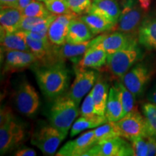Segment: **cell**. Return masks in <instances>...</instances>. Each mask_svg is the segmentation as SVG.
<instances>
[{
	"instance_id": "1",
	"label": "cell",
	"mask_w": 156,
	"mask_h": 156,
	"mask_svg": "<svg viewBox=\"0 0 156 156\" xmlns=\"http://www.w3.org/2000/svg\"><path fill=\"white\" fill-rule=\"evenodd\" d=\"M41 90L50 100L66 92L69 83V72L63 62L42 64L34 69Z\"/></svg>"
},
{
	"instance_id": "2",
	"label": "cell",
	"mask_w": 156,
	"mask_h": 156,
	"mask_svg": "<svg viewBox=\"0 0 156 156\" xmlns=\"http://www.w3.org/2000/svg\"><path fill=\"white\" fill-rule=\"evenodd\" d=\"M79 113L78 105L69 92H65L54 100L49 113L50 124L67 135Z\"/></svg>"
},
{
	"instance_id": "3",
	"label": "cell",
	"mask_w": 156,
	"mask_h": 156,
	"mask_svg": "<svg viewBox=\"0 0 156 156\" xmlns=\"http://www.w3.org/2000/svg\"><path fill=\"white\" fill-rule=\"evenodd\" d=\"M25 136L24 126L8 108H2L0 119V153L5 154L22 143Z\"/></svg>"
},
{
	"instance_id": "4",
	"label": "cell",
	"mask_w": 156,
	"mask_h": 156,
	"mask_svg": "<svg viewBox=\"0 0 156 156\" xmlns=\"http://www.w3.org/2000/svg\"><path fill=\"white\" fill-rule=\"evenodd\" d=\"M120 7L119 18L113 30L138 36L146 11L141 7L139 0H122Z\"/></svg>"
},
{
	"instance_id": "5",
	"label": "cell",
	"mask_w": 156,
	"mask_h": 156,
	"mask_svg": "<svg viewBox=\"0 0 156 156\" xmlns=\"http://www.w3.org/2000/svg\"><path fill=\"white\" fill-rule=\"evenodd\" d=\"M135 41L127 47L107 56V67L113 75L121 78L138 61L142 58V51Z\"/></svg>"
},
{
	"instance_id": "6",
	"label": "cell",
	"mask_w": 156,
	"mask_h": 156,
	"mask_svg": "<svg viewBox=\"0 0 156 156\" xmlns=\"http://www.w3.org/2000/svg\"><path fill=\"white\" fill-rule=\"evenodd\" d=\"M66 136L51 124L46 125L34 132L31 144L36 146L44 155H54Z\"/></svg>"
},
{
	"instance_id": "7",
	"label": "cell",
	"mask_w": 156,
	"mask_h": 156,
	"mask_svg": "<svg viewBox=\"0 0 156 156\" xmlns=\"http://www.w3.org/2000/svg\"><path fill=\"white\" fill-rule=\"evenodd\" d=\"M153 74V71L147 64L140 62L134 64L120 79L135 98H138L143 95Z\"/></svg>"
},
{
	"instance_id": "8",
	"label": "cell",
	"mask_w": 156,
	"mask_h": 156,
	"mask_svg": "<svg viewBox=\"0 0 156 156\" xmlns=\"http://www.w3.org/2000/svg\"><path fill=\"white\" fill-rule=\"evenodd\" d=\"M129 155H134L132 145L121 136L98 142L84 155V156Z\"/></svg>"
},
{
	"instance_id": "9",
	"label": "cell",
	"mask_w": 156,
	"mask_h": 156,
	"mask_svg": "<svg viewBox=\"0 0 156 156\" xmlns=\"http://www.w3.org/2000/svg\"><path fill=\"white\" fill-rule=\"evenodd\" d=\"M95 41L94 38L79 44H70L66 42L61 46L52 44L47 59L42 64L64 62L67 59L78 60V58L84 55L85 51L94 44Z\"/></svg>"
},
{
	"instance_id": "10",
	"label": "cell",
	"mask_w": 156,
	"mask_h": 156,
	"mask_svg": "<svg viewBox=\"0 0 156 156\" xmlns=\"http://www.w3.org/2000/svg\"><path fill=\"white\" fill-rule=\"evenodd\" d=\"M116 123L121 136L129 141L138 136L148 135L145 116L135 108Z\"/></svg>"
},
{
	"instance_id": "11",
	"label": "cell",
	"mask_w": 156,
	"mask_h": 156,
	"mask_svg": "<svg viewBox=\"0 0 156 156\" xmlns=\"http://www.w3.org/2000/svg\"><path fill=\"white\" fill-rule=\"evenodd\" d=\"M14 101L17 111L26 116L36 114L40 106L38 93L27 81L21 83L17 87Z\"/></svg>"
},
{
	"instance_id": "12",
	"label": "cell",
	"mask_w": 156,
	"mask_h": 156,
	"mask_svg": "<svg viewBox=\"0 0 156 156\" xmlns=\"http://www.w3.org/2000/svg\"><path fill=\"white\" fill-rule=\"evenodd\" d=\"M93 46L101 48L107 54H113L127 47L138 41L137 35L128 34L120 31H114L110 34H103L95 38Z\"/></svg>"
},
{
	"instance_id": "13",
	"label": "cell",
	"mask_w": 156,
	"mask_h": 156,
	"mask_svg": "<svg viewBox=\"0 0 156 156\" xmlns=\"http://www.w3.org/2000/svg\"><path fill=\"white\" fill-rule=\"evenodd\" d=\"M75 78L68 92L70 97L79 105L83 98L92 90L97 80L98 73L93 70L83 69L78 66L75 67Z\"/></svg>"
},
{
	"instance_id": "14",
	"label": "cell",
	"mask_w": 156,
	"mask_h": 156,
	"mask_svg": "<svg viewBox=\"0 0 156 156\" xmlns=\"http://www.w3.org/2000/svg\"><path fill=\"white\" fill-rule=\"evenodd\" d=\"M95 143L94 130L87 131L77 139L67 142L56 153V155L84 156Z\"/></svg>"
},
{
	"instance_id": "15",
	"label": "cell",
	"mask_w": 156,
	"mask_h": 156,
	"mask_svg": "<svg viewBox=\"0 0 156 156\" xmlns=\"http://www.w3.org/2000/svg\"><path fill=\"white\" fill-rule=\"evenodd\" d=\"M78 17L75 12L57 15L51 23L48 30V38L53 45L61 46L67 42V36L69 23Z\"/></svg>"
},
{
	"instance_id": "16",
	"label": "cell",
	"mask_w": 156,
	"mask_h": 156,
	"mask_svg": "<svg viewBox=\"0 0 156 156\" xmlns=\"http://www.w3.org/2000/svg\"><path fill=\"white\" fill-rule=\"evenodd\" d=\"M37 61L36 56L30 51H6L4 72L22 70L36 63Z\"/></svg>"
},
{
	"instance_id": "17",
	"label": "cell",
	"mask_w": 156,
	"mask_h": 156,
	"mask_svg": "<svg viewBox=\"0 0 156 156\" xmlns=\"http://www.w3.org/2000/svg\"><path fill=\"white\" fill-rule=\"evenodd\" d=\"M138 41L147 49L156 50V12L144 17L138 30Z\"/></svg>"
},
{
	"instance_id": "18",
	"label": "cell",
	"mask_w": 156,
	"mask_h": 156,
	"mask_svg": "<svg viewBox=\"0 0 156 156\" xmlns=\"http://www.w3.org/2000/svg\"><path fill=\"white\" fill-rule=\"evenodd\" d=\"M87 13L100 15L116 26L121 14V7L117 0H93Z\"/></svg>"
},
{
	"instance_id": "19",
	"label": "cell",
	"mask_w": 156,
	"mask_h": 156,
	"mask_svg": "<svg viewBox=\"0 0 156 156\" xmlns=\"http://www.w3.org/2000/svg\"><path fill=\"white\" fill-rule=\"evenodd\" d=\"M95 35L80 17H77L69 23L67 36V42L79 44L94 38Z\"/></svg>"
},
{
	"instance_id": "20",
	"label": "cell",
	"mask_w": 156,
	"mask_h": 156,
	"mask_svg": "<svg viewBox=\"0 0 156 156\" xmlns=\"http://www.w3.org/2000/svg\"><path fill=\"white\" fill-rule=\"evenodd\" d=\"M2 51H30L27 44L24 32L17 30L16 32H7L1 30Z\"/></svg>"
},
{
	"instance_id": "21",
	"label": "cell",
	"mask_w": 156,
	"mask_h": 156,
	"mask_svg": "<svg viewBox=\"0 0 156 156\" xmlns=\"http://www.w3.org/2000/svg\"><path fill=\"white\" fill-rule=\"evenodd\" d=\"M23 17L22 10L15 7H1L0 24L1 30L7 32H16Z\"/></svg>"
},
{
	"instance_id": "22",
	"label": "cell",
	"mask_w": 156,
	"mask_h": 156,
	"mask_svg": "<svg viewBox=\"0 0 156 156\" xmlns=\"http://www.w3.org/2000/svg\"><path fill=\"white\" fill-rule=\"evenodd\" d=\"M108 54L104 50L92 46L84 54L78 63V67L87 69H100L106 64Z\"/></svg>"
},
{
	"instance_id": "23",
	"label": "cell",
	"mask_w": 156,
	"mask_h": 156,
	"mask_svg": "<svg viewBox=\"0 0 156 156\" xmlns=\"http://www.w3.org/2000/svg\"><path fill=\"white\" fill-rule=\"evenodd\" d=\"M108 85L106 82L98 79L90 90L93 103H94L95 114L105 116L107 101L108 97Z\"/></svg>"
},
{
	"instance_id": "24",
	"label": "cell",
	"mask_w": 156,
	"mask_h": 156,
	"mask_svg": "<svg viewBox=\"0 0 156 156\" xmlns=\"http://www.w3.org/2000/svg\"><path fill=\"white\" fill-rule=\"evenodd\" d=\"M105 116L108 122H117L123 117L122 101L118 90L114 85L109 90Z\"/></svg>"
},
{
	"instance_id": "25",
	"label": "cell",
	"mask_w": 156,
	"mask_h": 156,
	"mask_svg": "<svg viewBox=\"0 0 156 156\" xmlns=\"http://www.w3.org/2000/svg\"><path fill=\"white\" fill-rule=\"evenodd\" d=\"M108 120L106 116L94 115L92 116H82L78 118L73 124L70 130V136L77 135L82 131L88 129H93L102 125L108 122Z\"/></svg>"
},
{
	"instance_id": "26",
	"label": "cell",
	"mask_w": 156,
	"mask_h": 156,
	"mask_svg": "<svg viewBox=\"0 0 156 156\" xmlns=\"http://www.w3.org/2000/svg\"><path fill=\"white\" fill-rule=\"evenodd\" d=\"M89 27L93 34L98 35L114 30L115 25L100 15L94 13H86L80 17Z\"/></svg>"
},
{
	"instance_id": "27",
	"label": "cell",
	"mask_w": 156,
	"mask_h": 156,
	"mask_svg": "<svg viewBox=\"0 0 156 156\" xmlns=\"http://www.w3.org/2000/svg\"><path fill=\"white\" fill-rule=\"evenodd\" d=\"M23 32H24L27 44L30 48V52H32L36 56L37 59L40 60L43 63H44L49 55L52 44L49 41H44L36 40V39L33 38L25 31Z\"/></svg>"
},
{
	"instance_id": "28",
	"label": "cell",
	"mask_w": 156,
	"mask_h": 156,
	"mask_svg": "<svg viewBox=\"0 0 156 156\" xmlns=\"http://www.w3.org/2000/svg\"><path fill=\"white\" fill-rule=\"evenodd\" d=\"M96 143L121 136L116 122H108L94 129ZM95 143V144H96Z\"/></svg>"
},
{
	"instance_id": "29",
	"label": "cell",
	"mask_w": 156,
	"mask_h": 156,
	"mask_svg": "<svg viewBox=\"0 0 156 156\" xmlns=\"http://www.w3.org/2000/svg\"><path fill=\"white\" fill-rule=\"evenodd\" d=\"M114 86L118 90L123 107V117L134 109L135 96L126 88L122 82H116Z\"/></svg>"
},
{
	"instance_id": "30",
	"label": "cell",
	"mask_w": 156,
	"mask_h": 156,
	"mask_svg": "<svg viewBox=\"0 0 156 156\" xmlns=\"http://www.w3.org/2000/svg\"><path fill=\"white\" fill-rule=\"evenodd\" d=\"M142 112L146 120L148 135L156 138V103H145L142 106Z\"/></svg>"
},
{
	"instance_id": "31",
	"label": "cell",
	"mask_w": 156,
	"mask_h": 156,
	"mask_svg": "<svg viewBox=\"0 0 156 156\" xmlns=\"http://www.w3.org/2000/svg\"><path fill=\"white\" fill-rule=\"evenodd\" d=\"M22 12L25 17H46L53 14L47 9L45 4L38 0H32Z\"/></svg>"
},
{
	"instance_id": "32",
	"label": "cell",
	"mask_w": 156,
	"mask_h": 156,
	"mask_svg": "<svg viewBox=\"0 0 156 156\" xmlns=\"http://www.w3.org/2000/svg\"><path fill=\"white\" fill-rule=\"evenodd\" d=\"M44 4L51 12L60 15L73 12L66 0H44Z\"/></svg>"
},
{
	"instance_id": "33",
	"label": "cell",
	"mask_w": 156,
	"mask_h": 156,
	"mask_svg": "<svg viewBox=\"0 0 156 156\" xmlns=\"http://www.w3.org/2000/svg\"><path fill=\"white\" fill-rule=\"evenodd\" d=\"M147 136H138L131 140L134 155L148 156Z\"/></svg>"
},
{
	"instance_id": "34",
	"label": "cell",
	"mask_w": 156,
	"mask_h": 156,
	"mask_svg": "<svg viewBox=\"0 0 156 156\" xmlns=\"http://www.w3.org/2000/svg\"><path fill=\"white\" fill-rule=\"evenodd\" d=\"M69 7L77 15L86 14L90 7L91 0H66Z\"/></svg>"
},
{
	"instance_id": "35",
	"label": "cell",
	"mask_w": 156,
	"mask_h": 156,
	"mask_svg": "<svg viewBox=\"0 0 156 156\" xmlns=\"http://www.w3.org/2000/svg\"><path fill=\"white\" fill-rule=\"evenodd\" d=\"M80 114L82 116H92L96 115L95 112L94 103L91 93H89L85 97L80 109Z\"/></svg>"
},
{
	"instance_id": "36",
	"label": "cell",
	"mask_w": 156,
	"mask_h": 156,
	"mask_svg": "<svg viewBox=\"0 0 156 156\" xmlns=\"http://www.w3.org/2000/svg\"><path fill=\"white\" fill-rule=\"evenodd\" d=\"M148 156H156V138L147 136Z\"/></svg>"
},
{
	"instance_id": "37",
	"label": "cell",
	"mask_w": 156,
	"mask_h": 156,
	"mask_svg": "<svg viewBox=\"0 0 156 156\" xmlns=\"http://www.w3.org/2000/svg\"><path fill=\"white\" fill-rule=\"evenodd\" d=\"M36 152L34 150L28 147L20 149L15 153V155L16 156H36Z\"/></svg>"
},
{
	"instance_id": "38",
	"label": "cell",
	"mask_w": 156,
	"mask_h": 156,
	"mask_svg": "<svg viewBox=\"0 0 156 156\" xmlns=\"http://www.w3.org/2000/svg\"><path fill=\"white\" fill-rule=\"evenodd\" d=\"M0 5L1 7L18 8L19 0H0Z\"/></svg>"
},
{
	"instance_id": "39",
	"label": "cell",
	"mask_w": 156,
	"mask_h": 156,
	"mask_svg": "<svg viewBox=\"0 0 156 156\" xmlns=\"http://www.w3.org/2000/svg\"><path fill=\"white\" fill-rule=\"evenodd\" d=\"M147 100L149 101V102L156 103V85L148 93Z\"/></svg>"
},
{
	"instance_id": "40",
	"label": "cell",
	"mask_w": 156,
	"mask_h": 156,
	"mask_svg": "<svg viewBox=\"0 0 156 156\" xmlns=\"http://www.w3.org/2000/svg\"><path fill=\"white\" fill-rule=\"evenodd\" d=\"M31 1H32V0H19L18 9L23 11V9H24L25 7L30 4Z\"/></svg>"
},
{
	"instance_id": "41",
	"label": "cell",
	"mask_w": 156,
	"mask_h": 156,
	"mask_svg": "<svg viewBox=\"0 0 156 156\" xmlns=\"http://www.w3.org/2000/svg\"><path fill=\"white\" fill-rule=\"evenodd\" d=\"M139 2L142 8L145 11H147L150 7V5H151V0H139Z\"/></svg>"
},
{
	"instance_id": "42",
	"label": "cell",
	"mask_w": 156,
	"mask_h": 156,
	"mask_svg": "<svg viewBox=\"0 0 156 156\" xmlns=\"http://www.w3.org/2000/svg\"><path fill=\"white\" fill-rule=\"evenodd\" d=\"M38 1H41V2H44V0H38Z\"/></svg>"
}]
</instances>
